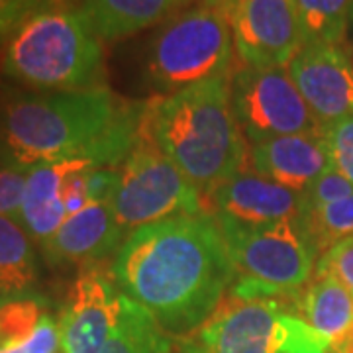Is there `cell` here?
Returning a JSON list of instances; mask_svg holds the SVG:
<instances>
[{"label":"cell","instance_id":"cell-16","mask_svg":"<svg viewBox=\"0 0 353 353\" xmlns=\"http://www.w3.org/2000/svg\"><path fill=\"white\" fill-rule=\"evenodd\" d=\"M85 159H67L53 163H39L28 169L24 202L18 224H22L32 240L41 245L57 232L67 218L61 189L69 171Z\"/></svg>","mask_w":353,"mask_h":353},{"label":"cell","instance_id":"cell-10","mask_svg":"<svg viewBox=\"0 0 353 353\" xmlns=\"http://www.w3.org/2000/svg\"><path fill=\"white\" fill-rule=\"evenodd\" d=\"M222 10L241 65L257 69L289 67L304 48L294 0H230Z\"/></svg>","mask_w":353,"mask_h":353},{"label":"cell","instance_id":"cell-35","mask_svg":"<svg viewBox=\"0 0 353 353\" xmlns=\"http://www.w3.org/2000/svg\"><path fill=\"white\" fill-rule=\"evenodd\" d=\"M230 0H204V4H208V6H218V8H224Z\"/></svg>","mask_w":353,"mask_h":353},{"label":"cell","instance_id":"cell-24","mask_svg":"<svg viewBox=\"0 0 353 353\" xmlns=\"http://www.w3.org/2000/svg\"><path fill=\"white\" fill-rule=\"evenodd\" d=\"M322 134L334 167L353 183V114L326 126Z\"/></svg>","mask_w":353,"mask_h":353},{"label":"cell","instance_id":"cell-4","mask_svg":"<svg viewBox=\"0 0 353 353\" xmlns=\"http://www.w3.org/2000/svg\"><path fill=\"white\" fill-rule=\"evenodd\" d=\"M2 75L50 92L106 87L102 38L81 6L36 0L8 41Z\"/></svg>","mask_w":353,"mask_h":353},{"label":"cell","instance_id":"cell-29","mask_svg":"<svg viewBox=\"0 0 353 353\" xmlns=\"http://www.w3.org/2000/svg\"><path fill=\"white\" fill-rule=\"evenodd\" d=\"M120 187V167L118 169H88L87 196L88 202H108L114 199Z\"/></svg>","mask_w":353,"mask_h":353},{"label":"cell","instance_id":"cell-20","mask_svg":"<svg viewBox=\"0 0 353 353\" xmlns=\"http://www.w3.org/2000/svg\"><path fill=\"white\" fill-rule=\"evenodd\" d=\"M175 338L143 306L122 294L120 318L102 353H173Z\"/></svg>","mask_w":353,"mask_h":353},{"label":"cell","instance_id":"cell-21","mask_svg":"<svg viewBox=\"0 0 353 353\" xmlns=\"http://www.w3.org/2000/svg\"><path fill=\"white\" fill-rule=\"evenodd\" d=\"M308 43H340L353 8V0H294Z\"/></svg>","mask_w":353,"mask_h":353},{"label":"cell","instance_id":"cell-18","mask_svg":"<svg viewBox=\"0 0 353 353\" xmlns=\"http://www.w3.org/2000/svg\"><path fill=\"white\" fill-rule=\"evenodd\" d=\"M189 0H83L102 41H118L175 16Z\"/></svg>","mask_w":353,"mask_h":353},{"label":"cell","instance_id":"cell-32","mask_svg":"<svg viewBox=\"0 0 353 353\" xmlns=\"http://www.w3.org/2000/svg\"><path fill=\"white\" fill-rule=\"evenodd\" d=\"M328 353H353V318L340 340H336L334 343H330Z\"/></svg>","mask_w":353,"mask_h":353},{"label":"cell","instance_id":"cell-22","mask_svg":"<svg viewBox=\"0 0 353 353\" xmlns=\"http://www.w3.org/2000/svg\"><path fill=\"white\" fill-rule=\"evenodd\" d=\"M46 316L43 301L32 294L4 296L0 303V352L26 341Z\"/></svg>","mask_w":353,"mask_h":353},{"label":"cell","instance_id":"cell-14","mask_svg":"<svg viewBox=\"0 0 353 353\" xmlns=\"http://www.w3.org/2000/svg\"><path fill=\"white\" fill-rule=\"evenodd\" d=\"M108 202H90L81 212L67 216L50 240L41 243L46 263H99L118 252L128 236Z\"/></svg>","mask_w":353,"mask_h":353},{"label":"cell","instance_id":"cell-25","mask_svg":"<svg viewBox=\"0 0 353 353\" xmlns=\"http://www.w3.org/2000/svg\"><path fill=\"white\" fill-rule=\"evenodd\" d=\"M353 194V183L347 181L341 175L336 167L328 169L326 173L316 179L314 183H310V187L304 190L308 210H318L324 208L332 202H338L341 199H347Z\"/></svg>","mask_w":353,"mask_h":353},{"label":"cell","instance_id":"cell-5","mask_svg":"<svg viewBox=\"0 0 353 353\" xmlns=\"http://www.w3.org/2000/svg\"><path fill=\"white\" fill-rule=\"evenodd\" d=\"M234 39L226 12L192 6L165 20L148 48V77L159 92H176L232 71Z\"/></svg>","mask_w":353,"mask_h":353},{"label":"cell","instance_id":"cell-12","mask_svg":"<svg viewBox=\"0 0 353 353\" xmlns=\"http://www.w3.org/2000/svg\"><path fill=\"white\" fill-rule=\"evenodd\" d=\"M289 73L322 128L353 114V63L340 43L304 46Z\"/></svg>","mask_w":353,"mask_h":353},{"label":"cell","instance_id":"cell-13","mask_svg":"<svg viewBox=\"0 0 353 353\" xmlns=\"http://www.w3.org/2000/svg\"><path fill=\"white\" fill-rule=\"evenodd\" d=\"M208 212L241 224H273L303 220L308 212L304 192L277 185L259 173H238L208 192Z\"/></svg>","mask_w":353,"mask_h":353},{"label":"cell","instance_id":"cell-19","mask_svg":"<svg viewBox=\"0 0 353 353\" xmlns=\"http://www.w3.org/2000/svg\"><path fill=\"white\" fill-rule=\"evenodd\" d=\"M38 279V253L30 234L16 220L0 216V296L26 294Z\"/></svg>","mask_w":353,"mask_h":353},{"label":"cell","instance_id":"cell-3","mask_svg":"<svg viewBox=\"0 0 353 353\" xmlns=\"http://www.w3.org/2000/svg\"><path fill=\"white\" fill-rule=\"evenodd\" d=\"M230 75L232 71L145 101L143 136L206 194L250 163L230 102Z\"/></svg>","mask_w":353,"mask_h":353},{"label":"cell","instance_id":"cell-28","mask_svg":"<svg viewBox=\"0 0 353 353\" xmlns=\"http://www.w3.org/2000/svg\"><path fill=\"white\" fill-rule=\"evenodd\" d=\"M61 345V336H59V322L46 312L41 318L36 332L22 343L2 350L0 353H55Z\"/></svg>","mask_w":353,"mask_h":353},{"label":"cell","instance_id":"cell-11","mask_svg":"<svg viewBox=\"0 0 353 353\" xmlns=\"http://www.w3.org/2000/svg\"><path fill=\"white\" fill-rule=\"evenodd\" d=\"M122 290L106 261L85 265L67 294L59 318V336L65 353H102L116 330Z\"/></svg>","mask_w":353,"mask_h":353},{"label":"cell","instance_id":"cell-30","mask_svg":"<svg viewBox=\"0 0 353 353\" xmlns=\"http://www.w3.org/2000/svg\"><path fill=\"white\" fill-rule=\"evenodd\" d=\"M26 14H6V16H0V75H2V69H4V55H6V48H8V41L12 38V34L16 32L18 24L22 22Z\"/></svg>","mask_w":353,"mask_h":353},{"label":"cell","instance_id":"cell-9","mask_svg":"<svg viewBox=\"0 0 353 353\" xmlns=\"http://www.w3.org/2000/svg\"><path fill=\"white\" fill-rule=\"evenodd\" d=\"M294 299L241 301L228 294L199 328L176 338L175 353H281L283 316Z\"/></svg>","mask_w":353,"mask_h":353},{"label":"cell","instance_id":"cell-6","mask_svg":"<svg viewBox=\"0 0 353 353\" xmlns=\"http://www.w3.org/2000/svg\"><path fill=\"white\" fill-rule=\"evenodd\" d=\"M212 216L240 277L273 287L285 296H296L312 279L320 255L303 220L241 224L226 216Z\"/></svg>","mask_w":353,"mask_h":353},{"label":"cell","instance_id":"cell-17","mask_svg":"<svg viewBox=\"0 0 353 353\" xmlns=\"http://www.w3.org/2000/svg\"><path fill=\"white\" fill-rule=\"evenodd\" d=\"M292 314L324 336L330 343L340 340L353 318V294L328 273L314 271L290 304Z\"/></svg>","mask_w":353,"mask_h":353},{"label":"cell","instance_id":"cell-7","mask_svg":"<svg viewBox=\"0 0 353 353\" xmlns=\"http://www.w3.org/2000/svg\"><path fill=\"white\" fill-rule=\"evenodd\" d=\"M201 189L165 155L152 139L141 136L120 167V187L110 201L118 224L148 226L173 216L206 212Z\"/></svg>","mask_w":353,"mask_h":353},{"label":"cell","instance_id":"cell-23","mask_svg":"<svg viewBox=\"0 0 353 353\" xmlns=\"http://www.w3.org/2000/svg\"><path fill=\"white\" fill-rule=\"evenodd\" d=\"M303 222L314 241L318 255L326 253L338 241L353 236V194L324 208L308 210Z\"/></svg>","mask_w":353,"mask_h":353},{"label":"cell","instance_id":"cell-2","mask_svg":"<svg viewBox=\"0 0 353 353\" xmlns=\"http://www.w3.org/2000/svg\"><path fill=\"white\" fill-rule=\"evenodd\" d=\"M145 102L108 87L75 92H12L2 102L0 130L18 167L85 159L92 169H118L143 136Z\"/></svg>","mask_w":353,"mask_h":353},{"label":"cell","instance_id":"cell-31","mask_svg":"<svg viewBox=\"0 0 353 353\" xmlns=\"http://www.w3.org/2000/svg\"><path fill=\"white\" fill-rule=\"evenodd\" d=\"M36 4V0H0V16L6 14H24Z\"/></svg>","mask_w":353,"mask_h":353},{"label":"cell","instance_id":"cell-27","mask_svg":"<svg viewBox=\"0 0 353 353\" xmlns=\"http://www.w3.org/2000/svg\"><path fill=\"white\" fill-rule=\"evenodd\" d=\"M28 169L12 167L0 171V216L12 218L18 222L24 202Z\"/></svg>","mask_w":353,"mask_h":353},{"label":"cell","instance_id":"cell-8","mask_svg":"<svg viewBox=\"0 0 353 353\" xmlns=\"http://www.w3.org/2000/svg\"><path fill=\"white\" fill-rule=\"evenodd\" d=\"M230 102L243 138L252 145L281 136L324 132L285 67L234 69Z\"/></svg>","mask_w":353,"mask_h":353},{"label":"cell","instance_id":"cell-1","mask_svg":"<svg viewBox=\"0 0 353 353\" xmlns=\"http://www.w3.org/2000/svg\"><path fill=\"white\" fill-rule=\"evenodd\" d=\"M112 275L173 338L187 336L218 308L238 277L210 212L139 226L116 252Z\"/></svg>","mask_w":353,"mask_h":353},{"label":"cell","instance_id":"cell-33","mask_svg":"<svg viewBox=\"0 0 353 353\" xmlns=\"http://www.w3.org/2000/svg\"><path fill=\"white\" fill-rule=\"evenodd\" d=\"M12 167H18L16 159H14V153L8 145V141L4 138L2 130H0V171L4 169H12Z\"/></svg>","mask_w":353,"mask_h":353},{"label":"cell","instance_id":"cell-15","mask_svg":"<svg viewBox=\"0 0 353 353\" xmlns=\"http://www.w3.org/2000/svg\"><path fill=\"white\" fill-rule=\"evenodd\" d=\"M250 165L265 179L304 192L334 167L324 134H294L267 139L250 150Z\"/></svg>","mask_w":353,"mask_h":353},{"label":"cell","instance_id":"cell-34","mask_svg":"<svg viewBox=\"0 0 353 353\" xmlns=\"http://www.w3.org/2000/svg\"><path fill=\"white\" fill-rule=\"evenodd\" d=\"M341 50L347 53V57L352 59L353 63V8L350 12V18H347V26H345V32H343V38L340 41Z\"/></svg>","mask_w":353,"mask_h":353},{"label":"cell","instance_id":"cell-26","mask_svg":"<svg viewBox=\"0 0 353 353\" xmlns=\"http://www.w3.org/2000/svg\"><path fill=\"white\" fill-rule=\"evenodd\" d=\"M318 273H328L353 294V236L338 241L316 261Z\"/></svg>","mask_w":353,"mask_h":353}]
</instances>
